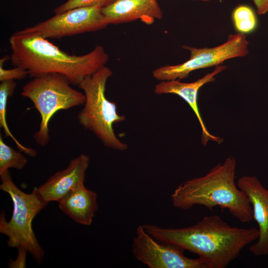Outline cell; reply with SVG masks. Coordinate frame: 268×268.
<instances>
[{
	"label": "cell",
	"instance_id": "1",
	"mask_svg": "<svg viewBox=\"0 0 268 268\" xmlns=\"http://www.w3.org/2000/svg\"><path fill=\"white\" fill-rule=\"evenodd\" d=\"M155 239L176 245L199 256L206 268H225L242 250L258 239L259 229L232 226L217 215L206 216L183 228L143 225Z\"/></svg>",
	"mask_w": 268,
	"mask_h": 268
},
{
	"label": "cell",
	"instance_id": "2",
	"mask_svg": "<svg viewBox=\"0 0 268 268\" xmlns=\"http://www.w3.org/2000/svg\"><path fill=\"white\" fill-rule=\"evenodd\" d=\"M9 43L12 65L26 70L31 77L56 73L75 86L105 66L109 58L101 45L83 55H70L47 39L20 31L9 37Z\"/></svg>",
	"mask_w": 268,
	"mask_h": 268
},
{
	"label": "cell",
	"instance_id": "3",
	"mask_svg": "<svg viewBox=\"0 0 268 268\" xmlns=\"http://www.w3.org/2000/svg\"><path fill=\"white\" fill-rule=\"evenodd\" d=\"M236 162L232 156L213 167L206 174L179 185L170 196L173 205L188 210L196 205L209 210L226 208L242 223L253 219L251 204L235 182Z\"/></svg>",
	"mask_w": 268,
	"mask_h": 268
},
{
	"label": "cell",
	"instance_id": "4",
	"mask_svg": "<svg viewBox=\"0 0 268 268\" xmlns=\"http://www.w3.org/2000/svg\"><path fill=\"white\" fill-rule=\"evenodd\" d=\"M112 74L111 69L105 66L79 84L85 100L77 119L80 125L92 132L105 146L124 151L128 146L116 136L113 126L124 121L126 117L118 114L116 103L108 100L105 95L107 81Z\"/></svg>",
	"mask_w": 268,
	"mask_h": 268
},
{
	"label": "cell",
	"instance_id": "5",
	"mask_svg": "<svg viewBox=\"0 0 268 268\" xmlns=\"http://www.w3.org/2000/svg\"><path fill=\"white\" fill-rule=\"evenodd\" d=\"M1 190L7 193L13 204L11 219L7 221L2 211L0 216V232L8 239V246L26 250L40 264L45 255L32 227L35 216L47 205L34 193L27 194L13 183L8 170L0 174Z\"/></svg>",
	"mask_w": 268,
	"mask_h": 268
},
{
	"label": "cell",
	"instance_id": "6",
	"mask_svg": "<svg viewBox=\"0 0 268 268\" xmlns=\"http://www.w3.org/2000/svg\"><path fill=\"white\" fill-rule=\"evenodd\" d=\"M63 75L48 73L33 78L22 87L21 95L31 101L41 116L38 131L34 134L36 142L41 146L50 141L49 122L55 114L84 105V93L73 89Z\"/></svg>",
	"mask_w": 268,
	"mask_h": 268
},
{
	"label": "cell",
	"instance_id": "7",
	"mask_svg": "<svg viewBox=\"0 0 268 268\" xmlns=\"http://www.w3.org/2000/svg\"><path fill=\"white\" fill-rule=\"evenodd\" d=\"M248 45L246 35L237 33L229 35L225 42L213 48L183 45L182 48L190 52L188 60L179 65L160 67L153 71L152 75L160 81L186 78L194 70L216 67L227 60L246 56L249 53Z\"/></svg>",
	"mask_w": 268,
	"mask_h": 268
},
{
	"label": "cell",
	"instance_id": "8",
	"mask_svg": "<svg viewBox=\"0 0 268 268\" xmlns=\"http://www.w3.org/2000/svg\"><path fill=\"white\" fill-rule=\"evenodd\" d=\"M101 9L98 6L74 8L20 31L45 39H60L100 30L109 25Z\"/></svg>",
	"mask_w": 268,
	"mask_h": 268
},
{
	"label": "cell",
	"instance_id": "9",
	"mask_svg": "<svg viewBox=\"0 0 268 268\" xmlns=\"http://www.w3.org/2000/svg\"><path fill=\"white\" fill-rule=\"evenodd\" d=\"M132 248L134 258L149 268H206L200 258H188L181 247L155 239L143 225L136 228Z\"/></svg>",
	"mask_w": 268,
	"mask_h": 268
},
{
	"label": "cell",
	"instance_id": "10",
	"mask_svg": "<svg viewBox=\"0 0 268 268\" xmlns=\"http://www.w3.org/2000/svg\"><path fill=\"white\" fill-rule=\"evenodd\" d=\"M90 158L81 154L72 159L66 168L55 173L32 191L46 203L60 201L71 190L84 184Z\"/></svg>",
	"mask_w": 268,
	"mask_h": 268
},
{
	"label": "cell",
	"instance_id": "11",
	"mask_svg": "<svg viewBox=\"0 0 268 268\" xmlns=\"http://www.w3.org/2000/svg\"><path fill=\"white\" fill-rule=\"evenodd\" d=\"M237 186L248 198L253 219L259 226V236L257 241L249 247V251L256 256L268 255V190L255 176L240 177Z\"/></svg>",
	"mask_w": 268,
	"mask_h": 268
},
{
	"label": "cell",
	"instance_id": "12",
	"mask_svg": "<svg viewBox=\"0 0 268 268\" xmlns=\"http://www.w3.org/2000/svg\"><path fill=\"white\" fill-rule=\"evenodd\" d=\"M226 68L222 65L215 67L214 70L199 79L190 83L181 82L175 79L163 80L155 85L154 91L156 94H173L183 99L190 106L197 117L201 128V143L206 145L209 141L220 144L221 138L211 134L206 129L201 115L198 102V96L200 89L204 84L215 80V76Z\"/></svg>",
	"mask_w": 268,
	"mask_h": 268
},
{
	"label": "cell",
	"instance_id": "13",
	"mask_svg": "<svg viewBox=\"0 0 268 268\" xmlns=\"http://www.w3.org/2000/svg\"><path fill=\"white\" fill-rule=\"evenodd\" d=\"M157 0H116L102 8V13L109 24H117L137 19L147 24L163 17Z\"/></svg>",
	"mask_w": 268,
	"mask_h": 268
},
{
	"label": "cell",
	"instance_id": "14",
	"mask_svg": "<svg viewBox=\"0 0 268 268\" xmlns=\"http://www.w3.org/2000/svg\"><path fill=\"white\" fill-rule=\"evenodd\" d=\"M98 195L80 184L59 201L60 209L77 223L89 226L98 209Z\"/></svg>",
	"mask_w": 268,
	"mask_h": 268
},
{
	"label": "cell",
	"instance_id": "15",
	"mask_svg": "<svg viewBox=\"0 0 268 268\" xmlns=\"http://www.w3.org/2000/svg\"><path fill=\"white\" fill-rule=\"evenodd\" d=\"M16 87L14 80L1 81L0 84V127L3 130L5 135L10 137L15 142L19 149L25 154L32 157L37 155L36 151L26 147L20 143L11 133L6 122V107L8 98L12 96Z\"/></svg>",
	"mask_w": 268,
	"mask_h": 268
},
{
	"label": "cell",
	"instance_id": "16",
	"mask_svg": "<svg viewBox=\"0 0 268 268\" xmlns=\"http://www.w3.org/2000/svg\"><path fill=\"white\" fill-rule=\"evenodd\" d=\"M232 19L235 29L240 33H251L257 27L256 14L253 8L247 5H239L235 8Z\"/></svg>",
	"mask_w": 268,
	"mask_h": 268
},
{
	"label": "cell",
	"instance_id": "17",
	"mask_svg": "<svg viewBox=\"0 0 268 268\" xmlns=\"http://www.w3.org/2000/svg\"><path fill=\"white\" fill-rule=\"evenodd\" d=\"M28 162L27 159L21 153L6 144L0 134V174L13 168L22 169Z\"/></svg>",
	"mask_w": 268,
	"mask_h": 268
},
{
	"label": "cell",
	"instance_id": "18",
	"mask_svg": "<svg viewBox=\"0 0 268 268\" xmlns=\"http://www.w3.org/2000/svg\"><path fill=\"white\" fill-rule=\"evenodd\" d=\"M116 0H67L65 2L56 7L55 14L64 12L68 10L80 7L98 6L104 8L111 4Z\"/></svg>",
	"mask_w": 268,
	"mask_h": 268
},
{
	"label": "cell",
	"instance_id": "19",
	"mask_svg": "<svg viewBox=\"0 0 268 268\" xmlns=\"http://www.w3.org/2000/svg\"><path fill=\"white\" fill-rule=\"evenodd\" d=\"M9 59H10L9 57L4 56L0 60V81L25 78L28 74L27 71L23 68L16 67L12 69L4 68V63Z\"/></svg>",
	"mask_w": 268,
	"mask_h": 268
},
{
	"label": "cell",
	"instance_id": "20",
	"mask_svg": "<svg viewBox=\"0 0 268 268\" xmlns=\"http://www.w3.org/2000/svg\"><path fill=\"white\" fill-rule=\"evenodd\" d=\"M18 254L16 260L13 262H10L9 267L10 268H25L26 255L27 252L26 250L19 249Z\"/></svg>",
	"mask_w": 268,
	"mask_h": 268
},
{
	"label": "cell",
	"instance_id": "21",
	"mask_svg": "<svg viewBox=\"0 0 268 268\" xmlns=\"http://www.w3.org/2000/svg\"><path fill=\"white\" fill-rule=\"evenodd\" d=\"M259 15L268 13V0H253Z\"/></svg>",
	"mask_w": 268,
	"mask_h": 268
},
{
	"label": "cell",
	"instance_id": "22",
	"mask_svg": "<svg viewBox=\"0 0 268 268\" xmlns=\"http://www.w3.org/2000/svg\"><path fill=\"white\" fill-rule=\"evenodd\" d=\"M198 0V1H201L203 2H207L209 0Z\"/></svg>",
	"mask_w": 268,
	"mask_h": 268
}]
</instances>
